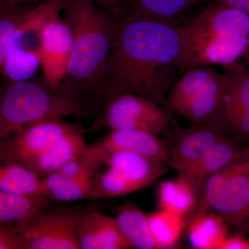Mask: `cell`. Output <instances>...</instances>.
I'll list each match as a JSON object with an SVG mask.
<instances>
[{
	"label": "cell",
	"mask_w": 249,
	"mask_h": 249,
	"mask_svg": "<svg viewBox=\"0 0 249 249\" xmlns=\"http://www.w3.org/2000/svg\"><path fill=\"white\" fill-rule=\"evenodd\" d=\"M188 240L193 248L220 249L228 236V223L221 214L206 212L188 222Z\"/></svg>",
	"instance_id": "cell-21"
},
{
	"label": "cell",
	"mask_w": 249,
	"mask_h": 249,
	"mask_svg": "<svg viewBox=\"0 0 249 249\" xmlns=\"http://www.w3.org/2000/svg\"><path fill=\"white\" fill-rule=\"evenodd\" d=\"M224 219L228 224L240 229L242 231H249V199L245 209L240 213Z\"/></svg>",
	"instance_id": "cell-29"
},
{
	"label": "cell",
	"mask_w": 249,
	"mask_h": 249,
	"mask_svg": "<svg viewBox=\"0 0 249 249\" xmlns=\"http://www.w3.org/2000/svg\"><path fill=\"white\" fill-rule=\"evenodd\" d=\"M220 249H249V240L240 235L227 236Z\"/></svg>",
	"instance_id": "cell-31"
},
{
	"label": "cell",
	"mask_w": 249,
	"mask_h": 249,
	"mask_svg": "<svg viewBox=\"0 0 249 249\" xmlns=\"http://www.w3.org/2000/svg\"><path fill=\"white\" fill-rule=\"evenodd\" d=\"M10 224H0V249H27L16 226Z\"/></svg>",
	"instance_id": "cell-28"
},
{
	"label": "cell",
	"mask_w": 249,
	"mask_h": 249,
	"mask_svg": "<svg viewBox=\"0 0 249 249\" xmlns=\"http://www.w3.org/2000/svg\"><path fill=\"white\" fill-rule=\"evenodd\" d=\"M101 98L91 97L61 82L53 88L44 75L35 80L10 83L1 90L0 139L44 119H93L102 110Z\"/></svg>",
	"instance_id": "cell-4"
},
{
	"label": "cell",
	"mask_w": 249,
	"mask_h": 249,
	"mask_svg": "<svg viewBox=\"0 0 249 249\" xmlns=\"http://www.w3.org/2000/svg\"><path fill=\"white\" fill-rule=\"evenodd\" d=\"M244 58H245L246 65H247V67H248L249 70V45L248 48H247V52L244 55Z\"/></svg>",
	"instance_id": "cell-34"
},
{
	"label": "cell",
	"mask_w": 249,
	"mask_h": 249,
	"mask_svg": "<svg viewBox=\"0 0 249 249\" xmlns=\"http://www.w3.org/2000/svg\"><path fill=\"white\" fill-rule=\"evenodd\" d=\"M164 107L134 93H123L109 100L94 118L90 130L138 129L160 135L173 124Z\"/></svg>",
	"instance_id": "cell-8"
},
{
	"label": "cell",
	"mask_w": 249,
	"mask_h": 249,
	"mask_svg": "<svg viewBox=\"0 0 249 249\" xmlns=\"http://www.w3.org/2000/svg\"><path fill=\"white\" fill-rule=\"evenodd\" d=\"M62 11L73 36L62 82L80 92L101 98L105 65L124 12L101 9L93 0H66Z\"/></svg>",
	"instance_id": "cell-2"
},
{
	"label": "cell",
	"mask_w": 249,
	"mask_h": 249,
	"mask_svg": "<svg viewBox=\"0 0 249 249\" xmlns=\"http://www.w3.org/2000/svg\"><path fill=\"white\" fill-rule=\"evenodd\" d=\"M231 80L221 111L211 124L224 133L249 142V70L238 61L224 67Z\"/></svg>",
	"instance_id": "cell-11"
},
{
	"label": "cell",
	"mask_w": 249,
	"mask_h": 249,
	"mask_svg": "<svg viewBox=\"0 0 249 249\" xmlns=\"http://www.w3.org/2000/svg\"><path fill=\"white\" fill-rule=\"evenodd\" d=\"M82 128L62 118H52L28 124L0 142L1 163H16L27 166L55 144Z\"/></svg>",
	"instance_id": "cell-10"
},
{
	"label": "cell",
	"mask_w": 249,
	"mask_h": 249,
	"mask_svg": "<svg viewBox=\"0 0 249 249\" xmlns=\"http://www.w3.org/2000/svg\"><path fill=\"white\" fill-rule=\"evenodd\" d=\"M181 54L178 73L200 65H231L245 55L249 45V16L217 3L208 5L178 27Z\"/></svg>",
	"instance_id": "cell-3"
},
{
	"label": "cell",
	"mask_w": 249,
	"mask_h": 249,
	"mask_svg": "<svg viewBox=\"0 0 249 249\" xmlns=\"http://www.w3.org/2000/svg\"><path fill=\"white\" fill-rule=\"evenodd\" d=\"M40 0H0V6H16L20 5H38Z\"/></svg>",
	"instance_id": "cell-33"
},
{
	"label": "cell",
	"mask_w": 249,
	"mask_h": 249,
	"mask_svg": "<svg viewBox=\"0 0 249 249\" xmlns=\"http://www.w3.org/2000/svg\"><path fill=\"white\" fill-rule=\"evenodd\" d=\"M88 147L101 155L125 151L165 165L169 160V145L157 134L138 129H111L106 137Z\"/></svg>",
	"instance_id": "cell-14"
},
{
	"label": "cell",
	"mask_w": 249,
	"mask_h": 249,
	"mask_svg": "<svg viewBox=\"0 0 249 249\" xmlns=\"http://www.w3.org/2000/svg\"><path fill=\"white\" fill-rule=\"evenodd\" d=\"M101 155L100 168L104 169L99 168L92 176L96 185L93 199L116 197L139 191L168 170L167 165L132 152L114 151Z\"/></svg>",
	"instance_id": "cell-6"
},
{
	"label": "cell",
	"mask_w": 249,
	"mask_h": 249,
	"mask_svg": "<svg viewBox=\"0 0 249 249\" xmlns=\"http://www.w3.org/2000/svg\"><path fill=\"white\" fill-rule=\"evenodd\" d=\"M148 220L159 249L176 247L186 225L182 216L160 209L148 214Z\"/></svg>",
	"instance_id": "cell-26"
},
{
	"label": "cell",
	"mask_w": 249,
	"mask_h": 249,
	"mask_svg": "<svg viewBox=\"0 0 249 249\" xmlns=\"http://www.w3.org/2000/svg\"><path fill=\"white\" fill-rule=\"evenodd\" d=\"M212 0H129L127 9L143 15L173 22L174 19L196 5Z\"/></svg>",
	"instance_id": "cell-25"
},
{
	"label": "cell",
	"mask_w": 249,
	"mask_h": 249,
	"mask_svg": "<svg viewBox=\"0 0 249 249\" xmlns=\"http://www.w3.org/2000/svg\"><path fill=\"white\" fill-rule=\"evenodd\" d=\"M65 2L66 0H46L37 5L16 29L7 53L41 58L44 27L54 13L62 11Z\"/></svg>",
	"instance_id": "cell-16"
},
{
	"label": "cell",
	"mask_w": 249,
	"mask_h": 249,
	"mask_svg": "<svg viewBox=\"0 0 249 249\" xmlns=\"http://www.w3.org/2000/svg\"><path fill=\"white\" fill-rule=\"evenodd\" d=\"M85 134V129L82 127L59 141L48 152L25 167L40 178L58 171L67 162L84 151L88 146Z\"/></svg>",
	"instance_id": "cell-19"
},
{
	"label": "cell",
	"mask_w": 249,
	"mask_h": 249,
	"mask_svg": "<svg viewBox=\"0 0 249 249\" xmlns=\"http://www.w3.org/2000/svg\"><path fill=\"white\" fill-rule=\"evenodd\" d=\"M115 213L118 227L132 248L159 249L150 230L148 214L132 202L121 205Z\"/></svg>",
	"instance_id": "cell-18"
},
{
	"label": "cell",
	"mask_w": 249,
	"mask_h": 249,
	"mask_svg": "<svg viewBox=\"0 0 249 249\" xmlns=\"http://www.w3.org/2000/svg\"><path fill=\"white\" fill-rule=\"evenodd\" d=\"M85 211L46 209L16 222L27 249H80L77 227Z\"/></svg>",
	"instance_id": "cell-9"
},
{
	"label": "cell",
	"mask_w": 249,
	"mask_h": 249,
	"mask_svg": "<svg viewBox=\"0 0 249 249\" xmlns=\"http://www.w3.org/2000/svg\"><path fill=\"white\" fill-rule=\"evenodd\" d=\"M0 191L20 196H45L42 178L16 163H2L0 167Z\"/></svg>",
	"instance_id": "cell-23"
},
{
	"label": "cell",
	"mask_w": 249,
	"mask_h": 249,
	"mask_svg": "<svg viewBox=\"0 0 249 249\" xmlns=\"http://www.w3.org/2000/svg\"><path fill=\"white\" fill-rule=\"evenodd\" d=\"M102 9L113 12H123L127 9L129 0H93Z\"/></svg>",
	"instance_id": "cell-30"
},
{
	"label": "cell",
	"mask_w": 249,
	"mask_h": 249,
	"mask_svg": "<svg viewBox=\"0 0 249 249\" xmlns=\"http://www.w3.org/2000/svg\"><path fill=\"white\" fill-rule=\"evenodd\" d=\"M160 210L182 216L183 219L196 207V196L193 187L184 178L163 181L157 188Z\"/></svg>",
	"instance_id": "cell-22"
},
{
	"label": "cell",
	"mask_w": 249,
	"mask_h": 249,
	"mask_svg": "<svg viewBox=\"0 0 249 249\" xmlns=\"http://www.w3.org/2000/svg\"><path fill=\"white\" fill-rule=\"evenodd\" d=\"M173 132L168 166L178 175L197 163L226 134L209 122L193 124L188 128L173 124Z\"/></svg>",
	"instance_id": "cell-12"
},
{
	"label": "cell",
	"mask_w": 249,
	"mask_h": 249,
	"mask_svg": "<svg viewBox=\"0 0 249 249\" xmlns=\"http://www.w3.org/2000/svg\"><path fill=\"white\" fill-rule=\"evenodd\" d=\"M213 2L217 3L235 9L240 10L249 16V0H212Z\"/></svg>",
	"instance_id": "cell-32"
},
{
	"label": "cell",
	"mask_w": 249,
	"mask_h": 249,
	"mask_svg": "<svg viewBox=\"0 0 249 249\" xmlns=\"http://www.w3.org/2000/svg\"><path fill=\"white\" fill-rule=\"evenodd\" d=\"M80 249L132 248L121 233L114 217L98 212H85L77 227Z\"/></svg>",
	"instance_id": "cell-17"
},
{
	"label": "cell",
	"mask_w": 249,
	"mask_h": 249,
	"mask_svg": "<svg viewBox=\"0 0 249 249\" xmlns=\"http://www.w3.org/2000/svg\"><path fill=\"white\" fill-rule=\"evenodd\" d=\"M45 196H26L0 191V224L18 222L48 208Z\"/></svg>",
	"instance_id": "cell-24"
},
{
	"label": "cell",
	"mask_w": 249,
	"mask_h": 249,
	"mask_svg": "<svg viewBox=\"0 0 249 249\" xmlns=\"http://www.w3.org/2000/svg\"><path fill=\"white\" fill-rule=\"evenodd\" d=\"M37 6H0V63L6 57L16 29Z\"/></svg>",
	"instance_id": "cell-27"
},
{
	"label": "cell",
	"mask_w": 249,
	"mask_h": 249,
	"mask_svg": "<svg viewBox=\"0 0 249 249\" xmlns=\"http://www.w3.org/2000/svg\"><path fill=\"white\" fill-rule=\"evenodd\" d=\"M181 49L178 27L173 22L124 11L103 71L104 105L129 93L164 107L178 73Z\"/></svg>",
	"instance_id": "cell-1"
},
{
	"label": "cell",
	"mask_w": 249,
	"mask_h": 249,
	"mask_svg": "<svg viewBox=\"0 0 249 249\" xmlns=\"http://www.w3.org/2000/svg\"><path fill=\"white\" fill-rule=\"evenodd\" d=\"M242 142L237 137L226 134L197 163L178 175L193 187L196 194V204L201 199L208 180L240 154L245 147Z\"/></svg>",
	"instance_id": "cell-15"
},
{
	"label": "cell",
	"mask_w": 249,
	"mask_h": 249,
	"mask_svg": "<svg viewBox=\"0 0 249 249\" xmlns=\"http://www.w3.org/2000/svg\"><path fill=\"white\" fill-rule=\"evenodd\" d=\"M42 190L49 199L73 201L93 199L96 185L91 176L67 178L54 172L42 178Z\"/></svg>",
	"instance_id": "cell-20"
},
{
	"label": "cell",
	"mask_w": 249,
	"mask_h": 249,
	"mask_svg": "<svg viewBox=\"0 0 249 249\" xmlns=\"http://www.w3.org/2000/svg\"><path fill=\"white\" fill-rule=\"evenodd\" d=\"M60 12L54 13L46 22L41 42V66L53 88L58 87L66 74L73 44L71 28Z\"/></svg>",
	"instance_id": "cell-13"
},
{
	"label": "cell",
	"mask_w": 249,
	"mask_h": 249,
	"mask_svg": "<svg viewBox=\"0 0 249 249\" xmlns=\"http://www.w3.org/2000/svg\"><path fill=\"white\" fill-rule=\"evenodd\" d=\"M249 199V143L231 163L208 180L200 200L184 218L185 222L210 209L224 219L232 217L245 209Z\"/></svg>",
	"instance_id": "cell-7"
},
{
	"label": "cell",
	"mask_w": 249,
	"mask_h": 249,
	"mask_svg": "<svg viewBox=\"0 0 249 249\" xmlns=\"http://www.w3.org/2000/svg\"><path fill=\"white\" fill-rule=\"evenodd\" d=\"M230 85L225 72L210 65L192 67L172 85L164 107L193 124L211 122L221 111Z\"/></svg>",
	"instance_id": "cell-5"
}]
</instances>
